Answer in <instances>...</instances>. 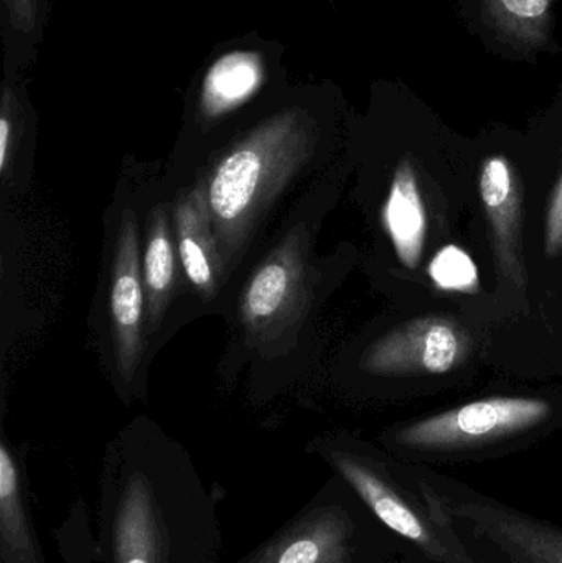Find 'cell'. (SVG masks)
Returning a JSON list of instances; mask_svg holds the SVG:
<instances>
[{"instance_id": "2e32d148", "label": "cell", "mask_w": 562, "mask_h": 563, "mask_svg": "<svg viewBox=\"0 0 562 563\" xmlns=\"http://www.w3.org/2000/svg\"><path fill=\"white\" fill-rule=\"evenodd\" d=\"M544 253L550 260L562 253V175L554 188L550 207L547 211V228H544Z\"/></svg>"}, {"instance_id": "ac0fdd59", "label": "cell", "mask_w": 562, "mask_h": 563, "mask_svg": "<svg viewBox=\"0 0 562 563\" xmlns=\"http://www.w3.org/2000/svg\"><path fill=\"white\" fill-rule=\"evenodd\" d=\"M124 563H148L147 561H144V559L141 558H131L129 561H125Z\"/></svg>"}, {"instance_id": "8fae6325", "label": "cell", "mask_w": 562, "mask_h": 563, "mask_svg": "<svg viewBox=\"0 0 562 563\" xmlns=\"http://www.w3.org/2000/svg\"><path fill=\"white\" fill-rule=\"evenodd\" d=\"M383 224L406 269H416L425 251L428 214L415 168L408 158L399 162L383 208Z\"/></svg>"}, {"instance_id": "9c48e42d", "label": "cell", "mask_w": 562, "mask_h": 563, "mask_svg": "<svg viewBox=\"0 0 562 563\" xmlns=\"http://www.w3.org/2000/svg\"><path fill=\"white\" fill-rule=\"evenodd\" d=\"M481 198L491 224L495 257L505 279L525 288L524 187L514 165L502 157L485 158L481 168Z\"/></svg>"}, {"instance_id": "ba28073f", "label": "cell", "mask_w": 562, "mask_h": 563, "mask_svg": "<svg viewBox=\"0 0 562 563\" xmlns=\"http://www.w3.org/2000/svg\"><path fill=\"white\" fill-rule=\"evenodd\" d=\"M145 287L139 250L137 217L122 213L111 274V327L118 373L131 383L144 351Z\"/></svg>"}, {"instance_id": "e0dca14e", "label": "cell", "mask_w": 562, "mask_h": 563, "mask_svg": "<svg viewBox=\"0 0 562 563\" xmlns=\"http://www.w3.org/2000/svg\"><path fill=\"white\" fill-rule=\"evenodd\" d=\"M322 558V545L313 539L297 541L290 544L280 555L277 563H319Z\"/></svg>"}, {"instance_id": "277c9868", "label": "cell", "mask_w": 562, "mask_h": 563, "mask_svg": "<svg viewBox=\"0 0 562 563\" xmlns=\"http://www.w3.org/2000/svg\"><path fill=\"white\" fill-rule=\"evenodd\" d=\"M553 407L531 397H488L399 427L389 437L412 460L481 456L540 430Z\"/></svg>"}, {"instance_id": "30bf717a", "label": "cell", "mask_w": 562, "mask_h": 563, "mask_svg": "<svg viewBox=\"0 0 562 563\" xmlns=\"http://www.w3.org/2000/svg\"><path fill=\"white\" fill-rule=\"evenodd\" d=\"M174 221L181 269L190 284L203 297L210 298L217 291L224 269L211 228L205 181L191 188L178 200L175 205Z\"/></svg>"}, {"instance_id": "4fadbf2b", "label": "cell", "mask_w": 562, "mask_h": 563, "mask_svg": "<svg viewBox=\"0 0 562 563\" xmlns=\"http://www.w3.org/2000/svg\"><path fill=\"white\" fill-rule=\"evenodd\" d=\"M52 0H0L3 71L23 73L35 62Z\"/></svg>"}, {"instance_id": "7c38bea8", "label": "cell", "mask_w": 562, "mask_h": 563, "mask_svg": "<svg viewBox=\"0 0 562 563\" xmlns=\"http://www.w3.org/2000/svg\"><path fill=\"white\" fill-rule=\"evenodd\" d=\"M177 257L167 217L155 208L148 224L147 244L142 256L148 331L157 330L177 285Z\"/></svg>"}, {"instance_id": "6da1fadb", "label": "cell", "mask_w": 562, "mask_h": 563, "mask_svg": "<svg viewBox=\"0 0 562 563\" xmlns=\"http://www.w3.org/2000/svg\"><path fill=\"white\" fill-rule=\"evenodd\" d=\"M319 137L310 106L284 102L254 122L214 165L205 184L223 269L240 260L264 214L312 157Z\"/></svg>"}, {"instance_id": "d6986e66", "label": "cell", "mask_w": 562, "mask_h": 563, "mask_svg": "<svg viewBox=\"0 0 562 563\" xmlns=\"http://www.w3.org/2000/svg\"><path fill=\"white\" fill-rule=\"evenodd\" d=\"M396 563H411V562H408V561H405V559H401V561H398Z\"/></svg>"}, {"instance_id": "52a82bcc", "label": "cell", "mask_w": 562, "mask_h": 563, "mask_svg": "<svg viewBox=\"0 0 562 563\" xmlns=\"http://www.w3.org/2000/svg\"><path fill=\"white\" fill-rule=\"evenodd\" d=\"M471 351V338L455 320L425 317L409 321L376 341L363 357V367L383 376L445 374Z\"/></svg>"}, {"instance_id": "5b68a950", "label": "cell", "mask_w": 562, "mask_h": 563, "mask_svg": "<svg viewBox=\"0 0 562 563\" xmlns=\"http://www.w3.org/2000/svg\"><path fill=\"white\" fill-rule=\"evenodd\" d=\"M284 48L276 40L243 36L221 43L205 59L194 82L195 119L210 129L284 81Z\"/></svg>"}, {"instance_id": "3957f363", "label": "cell", "mask_w": 562, "mask_h": 563, "mask_svg": "<svg viewBox=\"0 0 562 563\" xmlns=\"http://www.w3.org/2000/svg\"><path fill=\"white\" fill-rule=\"evenodd\" d=\"M416 485L454 521L485 563H562V526L505 505L448 476L409 466Z\"/></svg>"}, {"instance_id": "9a60e30c", "label": "cell", "mask_w": 562, "mask_h": 563, "mask_svg": "<svg viewBox=\"0 0 562 563\" xmlns=\"http://www.w3.org/2000/svg\"><path fill=\"white\" fill-rule=\"evenodd\" d=\"M429 276L441 290L475 294L481 287V277L474 260L454 244L442 247L429 266Z\"/></svg>"}, {"instance_id": "7a4b0ae2", "label": "cell", "mask_w": 562, "mask_h": 563, "mask_svg": "<svg viewBox=\"0 0 562 563\" xmlns=\"http://www.w3.org/2000/svg\"><path fill=\"white\" fill-rule=\"evenodd\" d=\"M337 470L362 505L405 545L411 563H484L454 521L416 485L408 468L366 456L335 453Z\"/></svg>"}, {"instance_id": "5bb4252c", "label": "cell", "mask_w": 562, "mask_h": 563, "mask_svg": "<svg viewBox=\"0 0 562 563\" xmlns=\"http://www.w3.org/2000/svg\"><path fill=\"white\" fill-rule=\"evenodd\" d=\"M554 0H485L488 15L498 30L527 48L547 43Z\"/></svg>"}, {"instance_id": "8992f818", "label": "cell", "mask_w": 562, "mask_h": 563, "mask_svg": "<svg viewBox=\"0 0 562 563\" xmlns=\"http://www.w3.org/2000/svg\"><path fill=\"white\" fill-rule=\"evenodd\" d=\"M309 288V241L306 230L297 227L244 288L241 317L251 343L267 346L279 340L302 314Z\"/></svg>"}]
</instances>
